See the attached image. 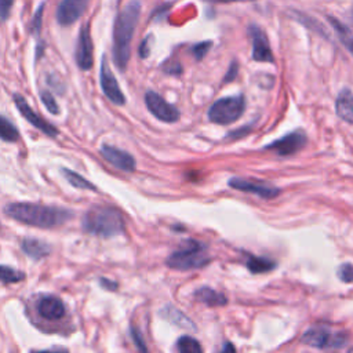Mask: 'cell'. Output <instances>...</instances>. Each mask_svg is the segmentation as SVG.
Masks as SVG:
<instances>
[{"label":"cell","instance_id":"obj_20","mask_svg":"<svg viewBox=\"0 0 353 353\" xmlns=\"http://www.w3.org/2000/svg\"><path fill=\"white\" fill-rule=\"evenodd\" d=\"M194 299L207 306H225L228 303V298L223 294H221L210 287H201V288L196 290Z\"/></svg>","mask_w":353,"mask_h":353},{"label":"cell","instance_id":"obj_9","mask_svg":"<svg viewBox=\"0 0 353 353\" xmlns=\"http://www.w3.org/2000/svg\"><path fill=\"white\" fill-rule=\"evenodd\" d=\"M229 186L241 192L256 194L263 199H272L279 196L280 193V189L273 185H268L265 182H258L251 179H243V178H232L229 181Z\"/></svg>","mask_w":353,"mask_h":353},{"label":"cell","instance_id":"obj_25","mask_svg":"<svg viewBox=\"0 0 353 353\" xmlns=\"http://www.w3.org/2000/svg\"><path fill=\"white\" fill-rule=\"evenodd\" d=\"M176 347L179 353H203V349L199 341L189 335L181 336L176 342Z\"/></svg>","mask_w":353,"mask_h":353},{"label":"cell","instance_id":"obj_18","mask_svg":"<svg viewBox=\"0 0 353 353\" xmlns=\"http://www.w3.org/2000/svg\"><path fill=\"white\" fill-rule=\"evenodd\" d=\"M21 248L28 256L33 259H43L51 252V247L46 241L33 237H25L21 243Z\"/></svg>","mask_w":353,"mask_h":353},{"label":"cell","instance_id":"obj_8","mask_svg":"<svg viewBox=\"0 0 353 353\" xmlns=\"http://www.w3.org/2000/svg\"><path fill=\"white\" fill-rule=\"evenodd\" d=\"M99 80H101L102 91L106 95V98L110 102H113L114 105H124V102H125L124 94L121 92V90L119 87V83H117L116 77L113 76L110 68L108 66V62H106L105 58L102 59V63H101Z\"/></svg>","mask_w":353,"mask_h":353},{"label":"cell","instance_id":"obj_30","mask_svg":"<svg viewBox=\"0 0 353 353\" xmlns=\"http://www.w3.org/2000/svg\"><path fill=\"white\" fill-rule=\"evenodd\" d=\"M210 48H211V41H203V43L196 44V46L192 48V51H193L194 58L200 61L201 58H204V57H205V54L208 52V50H210Z\"/></svg>","mask_w":353,"mask_h":353},{"label":"cell","instance_id":"obj_16","mask_svg":"<svg viewBox=\"0 0 353 353\" xmlns=\"http://www.w3.org/2000/svg\"><path fill=\"white\" fill-rule=\"evenodd\" d=\"M37 312L47 320H58L65 314V305L58 296L46 295L39 301Z\"/></svg>","mask_w":353,"mask_h":353},{"label":"cell","instance_id":"obj_14","mask_svg":"<svg viewBox=\"0 0 353 353\" xmlns=\"http://www.w3.org/2000/svg\"><path fill=\"white\" fill-rule=\"evenodd\" d=\"M250 34L252 39V58L258 62H274L273 52L265 32L261 28L252 25L250 26Z\"/></svg>","mask_w":353,"mask_h":353},{"label":"cell","instance_id":"obj_32","mask_svg":"<svg viewBox=\"0 0 353 353\" xmlns=\"http://www.w3.org/2000/svg\"><path fill=\"white\" fill-rule=\"evenodd\" d=\"M41 10L43 7H40L34 15V18L32 19V26H33V32L37 34V32L40 30V26H41Z\"/></svg>","mask_w":353,"mask_h":353},{"label":"cell","instance_id":"obj_17","mask_svg":"<svg viewBox=\"0 0 353 353\" xmlns=\"http://www.w3.org/2000/svg\"><path fill=\"white\" fill-rule=\"evenodd\" d=\"M335 112L343 121L353 124V92L349 88L341 90L336 95Z\"/></svg>","mask_w":353,"mask_h":353},{"label":"cell","instance_id":"obj_27","mask_svg":"<svg viewBox=\"0 0 353 353\" xmlns=\"http://www.w3.org/2000/svg\"><path fill=\"white\" fill-rule=\"evenodd\" d=\"M40 98H41V102L44 103V106L47 108V110L50 113H52V114H58L59 113V106H58V103H57V101H55V98L52 97L51 92L43 91L40 94Z\"/></svg>","mask_w":353,"mask_h":353},{"label":"cell","instance_id":"obj_35","mask_svg":"<svg viewBox=\"0 0 353 353\" xmlns=\"http://www.w3.org/2000/svg\"><path fill=\"white\" fill-rule=\"evenodd\" d=\"M148 40H149V37H148L146 40H143V43L141 44V48H139V54H141V57H142V58H146V57L149 55V46H148Z\"/></svg>","mask_w":353,"mask_h":353},{"label":"cell","instance_id":"obj_24","mask_svg":"<svg viewBox=\"0 0 353 353\" xmlns=\"http://www.w3.org/2000/svg\"><path fill=\"white\" fill-rule=\"evenodd\" d=\"M0 138L7 142H15L19 138L17 127L4 116H0Z\"/></svg>","mask_w":353,"mask_h":353},{"label":"cell","instance_id":"obj_22","mask_svg":"<svg viewBox=\"0 0 353 353\" xmlns=\"http://www.w3.org/2000/svg\"><path fill=\"white\" fill-rule=\"evenodd\" d=\"M328 21L331 22L332 28L335 29V32L338 33V37L341 39V41L343 43V46L349 50V52L353 55V33L350 29H347L341 21L332 18V17H328Z\"/></svg>","mask_w":353,"mask_h":353},{"label":"cell","instance_id":"obj_6","mask_svg":"<svg viewBox=\"0 0 353 353\" xmlns=\"http://www.w3.org/2000/svg\"><path fill=\"white\" fill-rule=\"evenodd\" d=\"M145 103H146V108L149 109V112L156 119H159L164 123H175L181 117L179 110L174 105L168 103L163 97H160L154 91H148L145 94Z\"/></svg>","mask_w":353,"mask_h":353},{"label":"cell","instance_id":"obj_38","mask_svg":"<svg viewBox=\"0 0 353 353\" xmlns=\"http://www.w3.org/2000/svg\"><path fill=\"white\" fill-rule=\"evenodd\" d=\"M211 3H236V1H254V0H207Z\"/></svg>","mask_w":353,"mask_h":353},{"label":"cell","instance_id":"obj_19","mask_svg":"<svg viewBox=\"0 0 353 353\" xmlns=\"http://www.w3.org/2000/svg\"><path fill=\"white\" fill-rule=\"evenodd\" d=\"M160 316L165 320H168L170 323L175 324L176 327H181V328H185V330H190V331H194L196 327H194V323L185 314L182 313L179 309L171 306V305H167L165 307L161 309L160 312Z\"/></svg>","mask_w":353,"mask_h":353},{"label":"cell","instance_id":"obj_26","mask_svg":"<svg viewBox=\"0 0 353 353\" xmlns=\"http://www.w3.org/2000/svg\"><path fill=\"white\" fill-rule=\"evenodd\" d=\"M25 277V274L11 266L0 265V281L3 283H18Z\"/></svg>","mask_w":353,"mask_h":353},{"label":"cell","instance_id":"obj_7","mask_svg":"<svg viewBox=\"0 0 353 353\" xmlns=\"http://www.w3.org/2000/svg\"><path fill=\"white\" fill-rule=\"evenodd\" d=\"M302 342L319 349L339 347L345 343V336L331 332L328 328L324 327H313L302 335Z\"/></svg>","mask_w":353,"mask_h":353},{"label":"cell","instance_id":"obj_4","mask_svg":"<svg viewBox=\"0 0 353 353\" xmlns=\"http://www.w3.org/2000/svg\"><path fill=\"white\" fill-rule=\"evenodd\" d=\"M205 245L197 240H188L182 244L181 250L172 252L167 258V266L176 270L200 269L210 262Z\"/></svg>","mask_w":353,"mask_h":353},{"label":"cell","instance_id":"obj_12","mask_svg":"<svg viewBox=\"0 0 353 353\" xmlns=\"http://www.w3.org/2000/svg\"><path fill=\"white\" fill-rule=\"evenodd\" d=\"M14 101H15V105H17L18 110L21 112V114H22L33 127H36L37 130H40L41 132H44V134L48 135V137H52V138H54V137L58 135V130H57L52 124H50L48 121L43 120L36 112H33V109L28 105V102L25 101L23 97L15 94V95H14Z\"/></svg>","mask_w":353,"mask_h":353},{"label":"cell","instance_id":"obj_1","mask_svg":"<svg viewBox=\"0 0 353 353\" xmlns=\"http://www.w3.org/2000/svg\"><path fill=\"white\" fill-rule=\"evenodd\" d=\"M4 212L18 222L37 228H54L73 216V212L66 208L33 203H10L4 207Z\"/></svg>","mask_w":353,"mask_h":353},{"label":"cell","instance_id":"obj_28","mask_svg":"<svg viewBox=\"0 0 353 353\" xmlns=\"http://www.w3.org/2000/svg\"><path fill=\"white\" fill-rule=\"evenodd\" d=\"M338 277L343 283H353V265L352 263H342L338 268Z\"/></svg>","mask_w":353,"mask_h":353},{"label":"cell","instance_id":"obj_15","mask_svg":"<svg viewBox=\"0 0 353 353\" xmlns=\"http://www.w3.org/2000/svg\"><path fill=\"white\" fill-rule=\"evenodd\" d=\"M101 154L103 156V159L108 163H110L113 167H116L121 171L131 172L135 170V159L130 153H127L121 149H117L110 145H102Z\"/></svg>","mask_w":353,"mask_h":353},{"label":"cell","instance_id":"obj_39","mask_svg":"<svg viewBox=\"0 0 353 353\" xmlns=\"http://www.w3.org/2000/svg\"><path fill=\"white\" fill-rule=\"evenodd\" d=\"M349 353H353V349H350V352Z\"/></svg>","mask_w":353,"mask_h":353},{"label":"cell","instance_id":"obj_5","mask_svg":"<svg viewBox=\"0 0 353 353\" xmlns=\"http://www.w3.org/2000/svg\"><path fill=\"white\" fill-rule=\"evenodd\" d=\"M245 109V99L243 95L225 97L215 101L208 109L210 121L226 125L239 120Z\"/></svg>","mask_w":353,"mask_h":353},{"label":"cell","instance_id":"obj_29","mask_svg":"<svg viewBox=\"0 0 353 353\" xmlns=\"http://www.w3.org/2000/svg\"><path fill=\"white\" fill-rule=\"evenodd\" d=\"M130 331H131V338H132V341H134V343H135L138 352H139V353H148V349H146V345H145V341H143L141 332H139L135 327H131Z\"/></svg>","mask_w":353,"mask_h":353},{"label":"cell","instance_id":"obj_33","mask_svg":"<svg viewBox=\"0 0 353 353\" xmlns=\"http://www.w3.org/2000/svg\"><path fill=\"white\" fill-rule=\"evenodd\" d=\"M99 284H101L105 290H109V291L117 290V283H116V281H112V280H108V279H105V277L99 279Z\"/></svg>","mask_w":353,"mask_h":353},{"label":"cell","instance_id":"obj_34","mask_svg":"<svg viewBox=\"0 0 353 353\" xmlns=\"http://www.w3.org/2000/svg\"><path fill=\"white\" fill-rule=\"evenodd\" d=\"M237 72H239V66H237L236 63H232L230 68H229V72H228L226 76H225V81H226V83L232 81V80L237 76Z\"/></svg>","mask_w":353,"mask_h":353},{"label":"cell","instance_id":"obj_13","mask_svg":"<svg viewBox=\"0 0 353 353\" xmlns=\"http://www.w3.org/2000/svg\"><path fill=\"white\" fill-rule=\"evenodd\" d=\"M88 0H62L57 10V21L62 26L74 23L85 11Z\"/></svg>","mask_w":353,"mask_h":353},{"label":"cell","instance_id":"obj_37","mask_svg":"<svg viewBox=\"0 0 353 353\" xmlns=\"http://www.w3.org/2000/svg\"><path fill=\"white\" fill-rule=\"evenodd\" d=\"M221 353H236V349L230 342H228V343L223 345V349H222Z\"/></svg>","mask_w":353,"mask_h":353},{"label":"cell","instance_id":"obj_10","mask_svg":"<svg viewBox=\"0 0 353 353\" xmlns=\"http://www.w3.org/2000/svg\"><path fill=\"white\" fill-rule=\"evenodd\" d=\"M76 63L81 70L91 69L94 63L92 57V40L90 34V28L87 25H83L80 29V34L76 43Z\"/></svg>","mask_w":353,"mask_h":353},{"label":"cell","instance_id":"obj_2","mask_svg":"<svg viewBox=\"0 0 353 353\" xmlns=\"http://www.w3.org/2000/svg\"><path fill=\"white\" fill-rule=\"evenodd\" d=\"M141 14V3L130 1L117 15L113 29V59L120 70H124L131 52V40Z\"/></svg>","mask_w":353,"mask_h":353},{"label":"cell","instance_id":"obj_31","mask_svg":"<svg viewBox=\"0 0 353 353\" xmlns=\"http://www.w3.org/2000/svg\"><path fill=\"white\" fill-rule=\"evenodd\" d=\"M14 0H0V21H6L10 15Z\"/></svg>","mask_w":353,"mask_h":353},{"label":"cell","instance_id":"obj_11","mask_svg":"<svg viewBox=\"0 0 353 353\" xmlns=\"http://www.w3.org/2000/svg\"><path fill=\"white\" fill-rule=\"evenodd\" d=\"M306 145V135L302 131H294L287 134L285 137L272 142L266 146V149L274 150L280 156H290L301 150Z\"/></svg>","mask_w":353,"mask_h":353},{"label":"cell","instance_id":"obj_3","mask_svg":"<svg viewBox=\"0 0 353 353\" xmlns=\"http://www.w3.org/2000/svg\"><path fill=\"white\" fill-rule=\"evenodd\" d=\"M81 226L90 234L112 237L124 232V219L120 211L113 207L94 205L84 214Z\"/></svg>","mask_w":353,"mask_h":353},{"label":"cell","instance_id":"obj_36","mask_svg":"<svg viewBox=\"0 0 353 353\" xmlns=\"http://www.w3.org/2000/svg\"><path fill=\"white\" fill-rule=\"evenodd\" d=\"M30 353H69L63 347H57V349H48V350H33Z\"/></svg>","mask_w":353,"mask_h":353},{"label":"cell","instance_id":"obj_23","mask_svg":"<svg viewBox=\"0 0 353 353\" xmlns=\"http://www.w3.org/2000/svg\"><path fill=\"white\" fill-rule=\"evenodd\" d=\"M62 174H63V176L66 178V181L72 186H74L77 189H91V190H95V186L90 181L83 178L80 174H77V172H74L72 170H68V168H63Z\"/></svg>","mask_w":353,"mask_h":353},{"label":"cell","instance_id":"obj_21","mask_svg":"<svg viewBox=\"0 0 353 353\" xmlns=\"http://www.w3.org/2000/svg\"><path fill=\"white\" fill-rule=\"evenodd\" d=\"M245 265L251 273H266L276 268V262H273L272 259L262 258V256H254V255H250L247 258Z\"/></svg>","mask_w":353,"mask_h":353}]
</instances>
